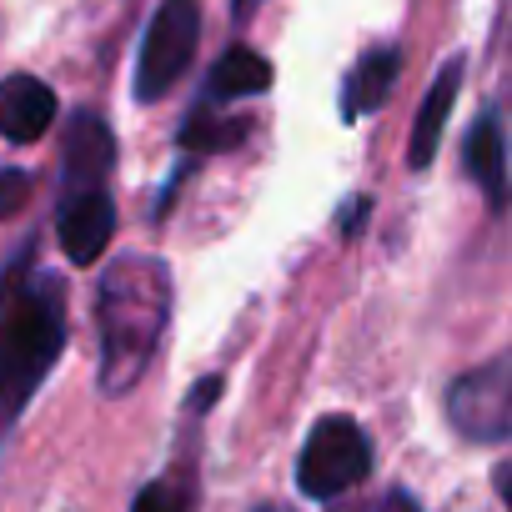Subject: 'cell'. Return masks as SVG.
I'll use <instances>...</instances> for the list:
<instances>
[{"mask_svg":"<svg viewBox=\"0 0 512 512\" xmlns=\"http://www.w3.org/2000/svg\"><path fill=\"white\" fill-rule=\"evenodd\" d=\"M66 352V282L26 246L0 277V422H16Z\"/></svg>","mask_w":512,"mask_h":512,"instance_id":"1","label":"cell"},{"mask_svg":"<svg viewBox=\"0 0 512 512\" xmlns=\"http://www.w3.org/2000/svg\"><path fill=\"white\" fill-rule=\"evenodd\" d=\"M171 322V272L161 256H116L96 282V387L101 397H126Z\"/></svg>","mask_w":512,"mask_h":512,"instance_id":"2","label":"cell"},{"mask_svg":"<svg viewBox=\"0 0 512 512\" xmlns=\"http://www.w3.org/2000/svg\"><path fill=\"white\" fill-rule=\"evenodd\" d=\"M111 166H116V136L96 111H76L61 146V191H56V241L71 267L101 262L116 231V201H111Z\"/></svg>","mask_w":512,"mask_h":512,"instance_id":"3","label":"cell"},{"mask_svg":"<svg viewBox=\"0 0 512 512\" xmlns=\"http://www.w3.org/2000/svg\"><path fill=\"white\" fill-rule=\"evenodd\" d=\"M367 472H372V442H367L362 422L332 412V417H322L307 432L302 457H297V487H302V497L337 502L342 492H352L357 482H367Z\"/></svg>","mask_w":512,"mask_h":512,"instance_id":"4","label":"cell"},{"mask_svg":"<svg viewBox=\"0 0 512 512\" xmlns=\"http://www.w3.org/2000/svg\"><path fill=\"white\" fill-rule=\"evenodd\" d=\"M196 41H201V6L196 0H161L151 26H146L141 56H136V101L171 96L176 81L191 71Z\"/></svg>","mask_w":512,"mask_h":512,"instance_id":"5","label":"cell"},{"mask_svg":"<svg viewBox=\"0 0 512 512\" xmlns=\"http://www.w3.org/2000/svg\"><path fill=\"white\" fill-rule=\"evenodd\" d=\"M447 422L467 442H512V352H497L447 387Z\"/></svg>","mask_w":512,"mask_h":512,"instance_id":"6","label":"cell"},{"mask_svg":"<svg viewBox=\"0 0 512 512\" xmlns=\"http://www.w3.org/2000/svg\"><path fill=\"white\" fill-rule=\"evenodd\" d=\"M56 121V91L31 76V71H11L0 81V141L11 146H36Z\"/></svg>","mask_w":512,"mask_h":512,"instance_id":"7","label":"cell"},{"mask_svg":"<svg viewBox=\"0 0 512 512\" xmlns=\"http://www.w3.org/2000/svg\"><path fill=\"white\" fill-rule=\"evenodd\" d=\"M397 71H402V51H397V46H372V51L347 71V86H342V116H347V121L372 116V111L392 96Z\"/></svg>","mask_w":512,"mask_h":512,"instance_id":"8","label":"cell"},{"mask_svg":"<svg viewBox=\"0 0 512 512\" xmlns=\"http://www.w3.org/2000/svg\"><path fill=\"white\" fill-rule=\"evenodd\" d=\"M457 86H462V61L452 56L437 76H432V91L422 96L417 106V126H412V146H407V161L412 171H422L432 156H437V141H442V126H447V111L457 101Z\"/></svg>","mask_w":512,"mask_h":512,"instance_id":"9","label":"cell"},{"mask_svg":"<svg viewBox=\"0 0 512 512\" xmlns=\"http://www.w3.org/2000/svg\"><path fill=\"white\" fill-rule=\"evenodd\" d=\"M462 156H467V176L482 186V196H487V206L497 211L502 201H507V146H502V121L487 111L472 131H467V146H462Z\"/></svg>","mask_w":512,"mask_h":512,"instance_id":"10","label":"cell"},{"mask_svg":"<svg viewBox=\"0 0 512 512\" xmlns=\"http://www.w3.org/2000/svg\"><path fill=\"white\" fill-rule=\"evenodd\" d=\"M262 91H272V66L251 46H231L206 81V101H241V96H262Z\"/></svg>","mask_w":512,"mask_h":512,"instance_id":"11","label":"cell"},{"mask_svg":"<svg viewBox=\"0 0 512 512\" xmlns=\"http://www.w3.org/2000/svg\"><path fill=\"white\" fill-rule=\"evenodd\" d=\"M246 136V121H221L211 116V106H196L191 121L181 126V151L186 156H206V151H226Z\"/></svg>","mask_w":512,"mask_h":512,"instance_id":"12","label":"cell"},{"mask_svg":"<svg viewBox=\"0 0 512 512\" xmlns=\"http://www.w3.org/2000/svg\"><path fill=\"white\" fill-rule=\"evenodd\" d=\"M131 512H196V482L176 467L156 482H146L131 502Z\"/></svg>","mask_w":512,"mask_h":512,"instance_id":"13","label":"cell"},{"mask_svg":"<svg viewBox=\"0 0 512 512\" xmlns=\"http://www.w3.org/2000/svg\"><path fill=\"white\" fill-rule=\"evenodd\" d=\"M26 196H31V171H21V166L0 171V221H11L26 206Z\"/></svg>","mask_w":512,"mask_h":512,"instance_id":"14","label":"cell"},{"mask_svg":"<svg viewBox=\"0 0 512 512\" xmlns=\"http://www.w3.org/2000/svg\"><path fill=\"white\" fill-rule=\"evenodd\" d=\"M372 512H422V507H417V497H412V492L392 487V492H387V497H382V502H377Z\"/></svg>","mask_w":512,"mask_h":512,"instance_id":"15","label":"cell"},{"mask_svg":"<svg viewBox=\"0 0 512 512\" xmlns=\"http://www.w3.org/2000/svg\"><path fill=\"white\" fill-rule=\"evenodd\" d=\"M492 487H497L502 507L512 512V457H502V462H497V472H492Z\"/></svg>","mask_w":512,"mask_h":512,"instance_id":"16","label":"cell"},{"mask_svg":"<svg viewBox=\"0 0 512 512\" xmlns=\"http://www.w3.org/2000/svg\"><path fill=\"white\" fill-rule=\"evenodd\" d=\"M251 512H292V507H282V502H262V507H251Z\"/></svg>","mask_w":512,"mask_h":512,"instance_id":"17","label":"cell"},{"mask_svg":"<svg viewBox=\"0 0 512 512\" xmlns=\"http://www.w3.org/2000/svg\"><path fill=\"white\" fill-rule=\"evenodd\" d=\"M251 6H256V0H236V16H246Z\"/></svg>","mask_w":512,"mask_h":512,"instance_id":"18","label":"cell"},{"mask_svg":"<svg viewBox=\"0 0 512 512\" xmlns=\"http://www.w3.org/2000/svg\"><path fill=\"white\" fill-rule=\"evenodd\" d=\"M0 427H6V422H0Z\"/></svg>","mask_w":512,"mask_h":512,"instance_id":"19","label":"cell"}]
</instances>
